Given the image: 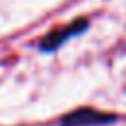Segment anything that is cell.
<instances>
[{
	"label": "cell",
	"mask_w": 126,
	"mask_h": 126,
	"mask_svg": "<svg viewBox=\"0 0 126 126\" xmlns=\"http://www.w3.org/2000/svg\"><path fill=\"white\" fill-rule=\"evenodd\" d=\"M112 120H114V116H110V114H104V112H98L93 108H81V110H75V112L63 116L61 124L63 126H100V124H108Z\"/></svg>",
	"instance_id": "obj_2"
},
{
	"label": "cell",
	"mask_w": 126,
	"mask_h": 126,
	"mask_svg": "<svg viewBox=\"0 0 126 126\" xmlns=\"http://www.w3.org/2000/svg\"><path fill=\"white\" fill-rule=\"evenodd\" d=\"M87 26H89L87 20H77V22H71V24H67V26H59V28L51 30V32L41 39V49H43V51H55V49H59L65 41H69L71 37L79 35Z\"/></svg>",
	"instance_id": "obj_1"
}]
</instances>
